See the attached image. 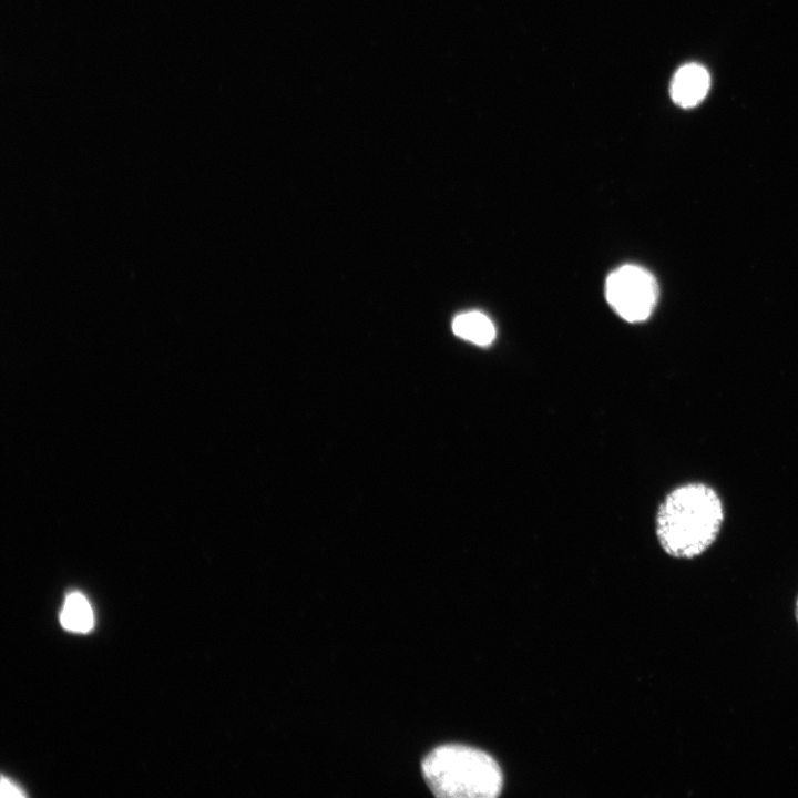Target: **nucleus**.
Segmentation results:
<instances>
[{
  "label": "nucleus",
  "instance_id": "nucleus-1",
  "mask_svg": "<svg viewBox=\"0 0 798 798\" xmlns=\"http://www.w3.org/2000/svg\"><path fill=\"white\" fill-rule=\"evenodd\" d=\"M718 492L704 482L673 489L661 503L656 535L663 550L678 559H694L716 541L724 523Z\"/></svg>",
  "mask_w": 798,
  "mask_h": 798
},
{
  "label": "nucleus",
  "instance_id": "nucleus-7",
  "mask_svg": "<svg viewBox=\"0 0 798 798\" xmlns=\"http://www.w3.org/2000/svg\"><path fill=\"white\" fill-rule=\"evenodd\" d=\"M1 796H9V797H22L24 796L23 792L20 791V789L13 785L11 781L2 777L1 779Z\"/></svg>",
  "mask_w": 798,
  "mask_h": 798
},
{
  "label": "nucleus",
  "instance_id": "nucleus-5",
  "mask_svg": "<svg viewBox=\"0 0 798 798\" xmlns=\"http://www.w3.org/2000/svg\"><path fill=\"white\" fill-rule=\"evenodd\" d=\"M453 332L475 345L488 346L495 337V327L490 318L480 311L458 315L452 321Z\"/></svg>",
  "mask_w": 798,
  "mask_h": 798
},
{
  "label": "nucleus",
  "instance_id": "nucleus-6",
  "mask_svg": "<svg viewBox=\"0 0 798 798\" xmlns=\"http://www.w3.org/2000/svg\"><path fill=\"white\" fill-rule=\"evenodd\" d=\"M61 625L71 632L86 633L94 623L92 607L86 597L80 592L70 593L63 603L60 613Z\"/></svg>",
  "mask_w": 798,
  "mask_h": 798
},
{
  "label": "nucleus",
  "instance_id": "nucleus-3",
  "mask_svg": "<svg viewBox=\"0 0 798 798\" xmlns=\"http://www.w3.org/2000/svg\"><path fill=\"white\" fill-rule=\"evenodd\" d=\"M607 303L613 310L630 323L647 319L658 297L654 276L636 265H624L612 272L605 285Z\"/></svg>",
  "mask_w": 798,
  "mask_h": 798
},
{
  "label": "nucleus",
  "instance_id": "nucleus-2",
  "mask_svg": "<svg viewBox=\"0 0 798 798\" xmlns=\"http://www.w3.org/2000/svg\"><path fill=\"white\" fill-rule=\"evenodd\" d=\"M421 769L427 785L440 798H495L503 787L498 763L489 754L463 745L434 748Z\"/></svg>",
  "mask_w": 798,
  "mask_h": 798
},
{
  "label": "nucleus",
  "instance_id": "nucleus-4",
  "mask_svg": "<svg viewBox=\"0 0 798 798\" xmlns=\"http://www.w3.org/2000/svg\"><path fill=\"white\" fill-rule=\"evenodd\" d=\"M709 83V74L705 68L696 63L685 64L673 76L671 98L683 108L695 106L706 96Z\"/></svg>",
  "mask_w": 798,
  "mask_h": 798
},
{
  "label": "nucleus",
  "instance_id": "nucleus-8",
  "mask_svg": "<svg viewBox=\"0 0 798 798\" xmlns=\"http://www.w3.org/2000/svg\"><path fill=\"white\" fill-rule=\"evenodd\" d=\"M795 614H796V620H797V623H798V598H797V602H796Z\"/></svg>",
  "mask_w": 798,
  "mask_h": 798
}]
</instances>
